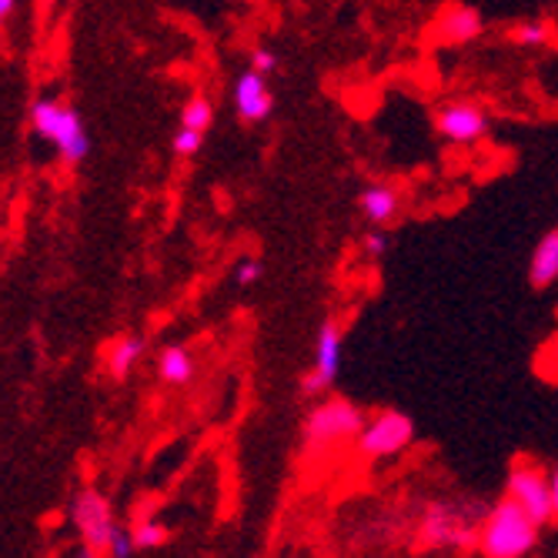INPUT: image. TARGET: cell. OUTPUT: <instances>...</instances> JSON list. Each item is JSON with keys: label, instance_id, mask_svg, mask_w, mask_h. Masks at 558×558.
Masks as SVG:
<instances>
[{"label": "cell", "instance_id": "19", "mask_svg": "<svg viewBox=\"0 0 558 558\" xmlns=\"http://www.w3.org/2000/svg\"><path fill=\"white\" fill-rule=\"evenodd\" d=\"M201 141H205V134H194V131H178L174 137H171V147H174V155H181V158H191V155H197L201 150Z\"/></svg>", "mask_w": 558, "mask_h": 558}, {"label": "cell", "instance_id": "14", "mask_svg": "<svg viewBox=\"0 0 558 558\" xmlns=\"http://www.w3.org/2000/svg\"><path fill=\"white\" fill-rule=\"evenodd\" d=\"M194 359H191V351L187 348H165L161 351V359H158V375L168 381V385H187L194 378Z\"/></svg>", "mask_w": 558, "mask_h": 558}, {"label": "cell", "instance_id": "4", "mask_svg": "<svg viewBox=\"0 0 558 558\" xmlns=\"http://www.w3.org/2000/svg\"><path fill=\"white\" fill-rule=\"evenodd\" d=\"M415 438V422L401 412H381L372 422L362 425L359 432V448L368 454V459H391V454L404 451Z\"/></svg>", "mask_w": 558, "mask_h": 558}, {"label": "cell", "instance_id": "24", "mask_svg": "<svg viewBox=\"0 0 558 558\" xmlns=\"http://www.w3.org/2000/svg\"><path fill=\"white\" fill-rule=\"evenodd\" d=\"M11 14H14V0H0V24H4Z\"/></svg>", "mask_w": 558, "mask_h": 558}, {"label": "cell", "instance_id": "9", "mask_svg": "<svg viewBox=\"0 0 558 558\" xmlns=\"http://www.w3.org/2000/svg\"><path fill=\"white\" fill-rule=\"evenodd\" d=\"M234 105L244 121H265L275 111V97H271L265 77L247 71V74H241V81L234 87Z\"/></svg>", "mask_w": 558, "mask_h": 558}, {"label": "cell", "instance_id": "3", "mask_svg": "<svg viewBox=\"0 0 558 558\" xmlns=\"http://www.w3.org/2000/svg\"><path fill=\"white\" fill-rule=\"evenodd\" d=\"M362 425H365V415L354 409L351 401L335 398V401L318 404V409L308 415V422H304V438H308V445L322 448V445L359 435Z\"/></svg>", "mask_w": 558, "mask_h": 558}, {"label": "cell", "instance_id": "16", "mask_svg": "<svg viewBox=\"0 0 558 558\" xmlns=\"http://www.w3.org/2000/svg\"><path fill=\"white\" fill-rule=\"evenodd\" d=\"M215 121V108L208 97H191L184 111H181V128L184 131H194V134H205Z\"/></svg>", "mask_w": 558, "mask_h": 558}, {"label": "cell", "instance_id": "1", "mask_svg": "<svg viewBox=\"0 0 558 558\" xmlns=\"http://www.w3.org/2000/svg\"><path fill=\"white\" fill-rule=\"evenodd\" d=\"M538 545V525H532L509 498H501L478 529V548L485 558H525Z\"/></svg>", "mask_w": 558, "mask_h": 558}, {"label": "cell", "instance_id": "5", "mask_svg": "<svg viewBox=\"0 0 558 558\" xmlns=\"http://www.w3.org/2000/svg\"><path fill=\"white\" fill-rule=\"evenodd\" d=\"M422 535H425L428 545L448 548V545H472L478 538V529L472 525L465 509H454V505L435 501L432 509L425 512Z\"/></svg>", "mask_w": 558, "mask_h": 558}, {"label": "cell", "instance_id": "18", "mask_svg": "<svg viewBox=\"0 0 558 558\" xmlns=\"http://www.w3.org/2000/svg\"><path fill=\"white\" fill-rule=\"evenodd\" d=\"M168 538H171V532H168L165 525H158V522H144V525H137V532L131 535L134 548H158V545H165Z\"/></svg>", "mask_w": 558, "mask_h": 558}, {"label": "cell", "instance_id": "8", "mask_svg": "<svg viewBox=\"0 0 558 558\" xmlns=\"http://www.w3.org/2000/svg\"><path fill=\"white\" fill-rule=\"evenodd\" d=\"M435 131L441 137H448L451 144H475L478 137L488 134V114L478 105H445L435 114Z\"/></svg>", "mask_w": 558, "mask_h": 558}, {"label": "cell", "instance_id": "6", "mask_svg": "<svg viewBox=\"0 0 558 558\" xmlns=\"http://www.w3.org/2000/svg\"><path fill=\"white\" fill-rule=\"evenodd\" d=\"M71 515H74V525L81 529V535H84L90 551H100V548L108 545V535L114 529V512H111V501L105 495L94 492V488L81 492L74 498Z\"/></svg>", "mask_w": 558, "mask_h": 558}, {"label": "cell", "instance_id": "7", "mask_svg": "<svg viewBox=\"0 0 558 558\" xmlns=\"http://www.w3.org/2000/svg\"><path fill=\"white\" fill-rule=\"evenodd\" d=\"M341 368V331L335 322H325L318 331V348H315V368L301 378V395L315 398L325 395L331 388V381L338 378Z\"/></svg>", "mask_w": 558, "mask_h": 558}, {"label": "cell", "instance_id": "10", "mask_svg": "<svg viewBox=\"0 0 558 558\" xmlns=\"http://www.w3.org/2000/svg\"><path fill=\"white\" fill-rule=\"evenodd\" d=\"M50 144H54L61 155H64V161H81L87 150H90V137H87V131H84V121H81V114L74 111V108H64V114H61V128H58V134L50 137Z\"/></svg>", "mask_w": 558, "mask_h": 558}, {"label": "cell", "instance_id": "21", "mask_svg": "<svg viewBox=\"0 0 558 558\" xmlns=\"http://www.w3.org/2000/svg\"><path fill=\"white\" fill-rule=\"evenodd\" d=\"M262 275H265L262 262L247 258V262H241V265H238V271H234V281H238L241 288H251V284H258V281H262Z\"/></svg>", "mask_w": 558, "mask_h": 558}, {"label": "cell", "instance_id": "15", "mask_svg": "<svg viewBox=\"0 0 558 558\" xmlns=\"http://www.w3.org/2000/svg\"><path fill=\"white\" fill-rule=\"evenodd\" d=\"M141 351H144V338H121V341H114V348L108 354V372L114 378H124L134 368V362L141 359Z\"/></svg>", "mask_w": 558, "mask_h": 558}, {"label": "cell", "instance_id": "17", "mask_svg": "<svg viewBox=\"0 0 558 558\" xmlns=\"http://www.w3.org/2000/svg\"><path fill=\"white\" fill-rule=\"evenodd\" d=\"M509 40L515 47H542L548 40V27L542 21H522L509 31Z\"/></svg>", "mask_w": 558, "mask_h": 558}, {"label": "cell", "instance_id": "13", "mask_svg": "<svg viewBox=\"0 0 558 558\" xmlns=\"http://www.w3.org/2000/svg\"><path fill=\"white\" fill-rule=\"evenodd\" d=\"M558 281V231H548L532 255V284L551 288Z\"/></svg>", "mask_w": 558, "mask_h": 558}, {"label": "cell", "instance_id": "20", "mask_svg": "<svg viewBox=\"0 0 558 558\" xmlns=\"http://www.w3.org/2000/svg\"><path fill=\"white\" fill-rule=\"evenodd\" d=\"M108 555L111 558H131V551H134V542H131V535L124 532V529H111V535H108Z\"/></svg>", "mask_w": 558, "mask_h": 558}, {"label": "cell", "instance_id": "11", "mask_svg": "<svg viewBox=\"0 0 558 558\" xmlns=\"http://www.w3.org/2000/svg\"><path fill=\"white\" fill-rule=\"evenodd\" d=\"M438 34L451 44H465L482 34V14L472 8H448L438 21Z\"/></svg>", "mask_w": 558, "mask_h": 558}, {"label": "cell", "instance_id": "22", "mask_svg": "<svg viewBox=\"0 0 558 558\" xmlns=\"http://www.w3.org/2000/svg\"><path fill=\"white\" fill-rule=\"evenodd\" d=\"M278 68V58L271 54V50H265V47H258L255 54H251V74H258V77H265L268 71H275Z\"/></svg>", "mask_w": 558, "mask_h": 558}, {"label": "cell", "instance_id": "12", "mask_svg": "<svg viewBox=\"0 0 558 558\" xmlns=\"http://www.w3.org/2000/svg\"><path fill=\"white\" fill-rule=\"evenodd\" d=\"M359 208L368 221L375 225H388L398 215V191L385 187V184H372L359 194Z\"/></svg>", "mask_w": 558, "mask_h": 558}, {"label": "cell", "instance_id": "2", "mask_svg": "<svg viewBox=\"0 0 558 558\" xmlns=\"http://www.w3.org/2000/svg\"><path fill=\"white\" fill-rule=\"evenodd\" d=\"M509 498L532 525H551L558 519V475L535 465H515L509 475Z\"/></svg>", "mask_w": 558, "mask_h": 558}, {"label": "cell", "instance_id": "23", "mask_svg": "<svg viewBox=\"0 0 558 558\" xmlns=\"http://www.w3.org/2000/svg\"><path fill=\"white\" fill-rule=\"evenodd\" d=\"M365 251L372 258H381L385 251H388V234H381V231H372V234H365Z\"/></svg>", "mask_w": 558, "mask_h": 558}]
</instances>
